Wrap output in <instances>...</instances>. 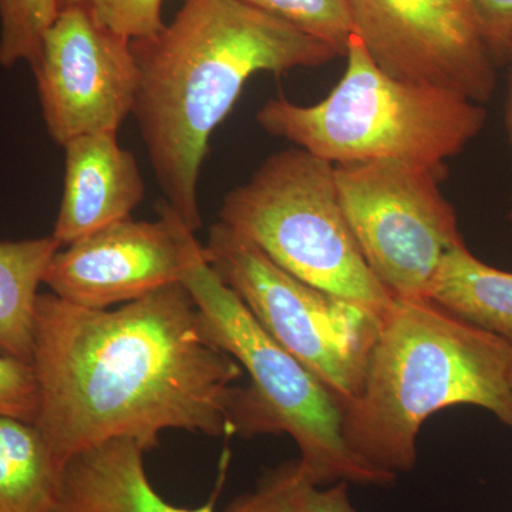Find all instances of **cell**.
I'll list each match as a JSON object with an SVG mask.
<instances>
[{
    "instance_id": "obj_1",
    "label": "cell",
    "mask_w": 512,
    "mask_h": 512,
    "mask_svg": "<svg viewBox=\"0 0 512 512\" xmlns=\"http://www.w3.org/2000/svg\"><path fill=\"white\" fill-rule=\"evenodd\" d=\"M32 366L35 426L62 467L114 439L150 451L167 430L231 434L229 410L244 375L205 332L183 282L109 309L40 293Z\"/></svg>"
},
{
    "instance_id": "obj_2",
    "label": "cell",
    "mask_w": 512,
    "mask_h": 512,
    "mask_svg": "<svg viewBox=\"0 0 512 512\" xmlns=\"http://www.w3.org/2000/svg\"><path fill=\"white\" fill-rule=\"evenodd\" d=\"M133 116L165 204L201 228L198 181L212 133L256 73L320 67L333 47L244 0H184L170 25L131 42Z\"/></svg>"
},
{
    "instance_id": "obj_3",
    "label": "cell",
    "mask_w": 512,
    "mask_h": 512,
    "mask_svg": "<svg viewBox=\"0 0 512 512\" xmlns=\"http://www.w3.org/2000/svg\"><path fill=\"white\" fill-rule=\"evenodd\" d=\"M460 404L512 431V346L429 299H394L362 389L343 406L346 446L377 471L409 473L423 424Z\"/></svg>"
},
{
    "instance_id": "obj_4",
    "label": "cell",
    "mask_w": 512,
    "mask_h": 512,
    "mask_svg": "<svg viewBox=\"0 0 512 512\" xmlns=\"http://www.w3.org/2000/svg\"><path fill=\"white\" fill-rule=\"evenodd\" d=\"M345 56V74L326 99L311 106L269 100L256 114L259 126L333 165L397 158L437 173L483 130L480 103L390 76L355 33Z\"/></svg>"
},
{
    "instance_id": "obj_5",
    "label": "cell",
    "mask_w": 512,
    "mask_h": 512,
    "mask_svg": "<svg viewBox=\"0 0 512 512\" xmlns=\"http://www.w3.org/2000/svg\"><path fill=\"white\" fill-rule=\"evenodd\" d=\"M181 282L194 298L212 342L249 376L248 386L238 387L229 410V433L245 439L288 434L299 448V460L322 485L346 481L386 487L396 481L349 450L342 434V402L265 332L208 264L201 244L192 252Z\"/></svg>"
},
{
    "instance_id": "obj_6",
    "label": "cell",
    "mask_w": 512,
    "mask_h": 512,
    "mask_svg": "<svg viewBox=\"0 0 512 512\" xmlns=\"http://www.w3.org/2000/svg\"><path fill=\"white\" fill-rule=\"evenodd\" d=\"M220 222L306 284L383 319L394 298L367 266L340 205L335 165L292 147L228 192Z\"/></svg>"
},
{
    "instance_id": "obj_7",
    "label": "cell",
    "mask_w": 512,
    "mask_h": 512,
    "mask_svg": "<svg viewBox=\"0 0 512 512\" xmlns=\"http://www.w3.org/2000/svg\"><path fill=\"white\" fill-rule=\"evenodd\" d=\"M204 252L208 264L272 339L343 406L355 399L382 318L289 274L220 221L210 228Z\"/></svg>"
},
{
    "instance_id": "obj_8",
    "label": "cell",
    "mask_w": 512,
    "mask_h": 512,
    "mask_svg": "<svg viewBox=\"0 0 512 512\" xmlns=\"http://www.w3.org/2000/svg\"><path fill=\"white\" fill-rule=\"evenodd\" d=\"M340 205L370 271L394 299H426L448 249L463 241L439 173L397 158L335 165Z\"/></svg>"
},
{
    "instance_id": "obj_9",
    "label": "cell",
    "mask_w": 512,
    "mask_h": 512,
    "mask_svg": "<svg viewBox=\"0 0 512 512\" xmlns=\"http://www.w3.org/2000/svg\"><path fill=\"white\" fill-rule=\"evenodd\" d=\"M355 35L396 79L487 103L497 64L471 0H346Z\"/></svg>"
},
{
    "instance_id": "obj_10",
    "label": "cell",
    "mask_w": 512,
    "mask_h": 512,
    "mask_svg": "<svg viewBox=\"0 0 512 512\" xmlns=\"http://www.w3.org/2000/svg\"><path fill=\"white\" fill-rule=\"evenodd\" d=\"M30 67L47 133L60 147L77 137L117 134L133 114L140 74L131 42L86 9L60 10Z\"/></svg>"
},
{
    "instance_id": "obj_11",
    "label": "cell",
    "mask_w": 512,
    "mask_h": 512,
    "mask_svg": "<svg viewBox=\"0 0 512 512\" xmlns=\"http://www.w3.org/2000/svg\"><path fill=\"white\" fill-rule=\"evenodd\" d=\"M160 220L116 222L56 252L43 284L83 308L109 309L183 281L200 242L167 204Z\"/></svg>"
},
{
    "instance_id": "obj_12",
    "label": "cell",
    "mask_w": 512,
    "mask_h": 512,
    "mask_svg": "<svg viewBox=\"0 0 512 512\" xmlns=\"http://www.w3.org/2000/svg\"><path fill=\"white\" fill-rule=\"evenodd\" d=\"M63 148V195L52 235L66 247L131 218L146 187L136 157L117 134L77 137Z\"/></svg>"
},
{
    "instance_id": "obj_13",
    "label": "cell",
    "mask_w": 512,
    "mask_h": 512,
    "mask_svg": "<svg viewBox=\"0 0 512 512\" xmlns=\"http://www.w3.org/2000/svg\"><path fill=\"white\" fill-rule=\"evenodd\" d=\"M146 453L136 440L114 439L74 454L63 466L49 512H217L229 451L222 457L210 500L195 508L177 507L154 490L144 464Z\"/></svg>"
},
{
    "instance_id": "obj_14",
    "label": "cell",
    "mask_w": 512,
    "mask_h": 512,
    "mask_svg": "<svg viewBox=\"0 0 512 512\" xmlns=\"http://www.w3.org/2000/svg\"><path fill=\"white\" fill-rule=\"evenodd\" d=\"M426 299L512 346V272L485 264L464 239L441 259Z\"/></svg>"
},
{
    "instance_id": "obj_15",
    "label": "cell",
    "mask_w": 512,
    "mask_h": 512,
    "mask_svg": "<svg viewBox=\"0 0 512 512\" xmlns=\"http://www.w3.org/2000/svg\"><path fill=\"white\" fill-rule=\"evenodd\" d=\"M60 248L53 235L0 241V352L5 355L32 363L37 291Z\"/></svg>"
},
{
    "instance_id": "obj_16",
    "label": "cell",
    "mask_w": 512,
    "mask_h": 512,
    "mask_svg": "<svg viewBox=\"0 0 512 512\" xmlns=\"http://www.w3.org/2000/svg\"><path fill=\"white\" fill-rule=\"evenodd\" d=\"M62 470L35 424L0 416V512H49Z\"/></svg>"
},
{
    "instance_id": "obj_17",
    "label": "cell",
    "mask_w": 512,
    "mask_h": 512,
    "mask_svg": "<svg viewBox=\"0 0 512 512\" xmlns=\"http://www.w3.org/2000/svg\"><path fill=\"white\" fill-rule=\"evenodd\" d=\"M222 512H357L349 483L319 484L299 458L285 461L237 495Z\"/></svg>"
},
{
    "instance_id": "obj_18",
    "label": "cell",
    "mask_w": 512,
    "mask_h": 512,
    "mask_svg": "<svg viewBox=\"0 0 512 512\" xmlns=\"http://www.w3.org/2000/svg\"><path fill=\"white\" fill-rule=\"evenodd\" d=\"M59 12L57 0H0V66L35 63Z\"/></svg>"
},
{
    "instance_id": "obj_19",
    "label": "cell",
    "mask_w": 512,
    "mask_h": 512,
    "mask_svg": "<svg viewBox=\"0 0 512 512\" xmlns=\"http://www.w3.org/2000/svg\"><path fill=\"white\" fill-rule=\"evenodd\" d=\"M276 18L291 23L306 35L322 40L345 56L355 33L346 0H244Z\"/></svg>"
},
{
    "instance_id": "obj_20",
    "label": "cell",
    "mask_w": 512,
    "mask_h": 512,
    "mask_svg": "<svg viewBox=\"0 0 512 512\" xmlns=\"http://www.w3.org/2000/svg\"><path fill=\"white\" fill-rule=\"evenodd\" d=\"M59 10L79 6L104 28L130 42L154 36L164 29V0H57Z\"/></svg>"
},
{
    "instance_id": "obj_21",
    "label": "cell",
    "mask_w": 512,
    "mask_h": 512,
    "mask_svg": "<svg viewBox=\"0 0 512 512\" xmlns=\"http://www.w3.org/2000/svg\"><path fill=\"white\" fill-rule=\"evenodd\" d=\"M39 386L32 363L0 352V416L36 423Z\"/></svg>"
},
{
    "instance_id": "obj_22",
    "label": "cell",
    "mask_w": 512,
    "mask_h": 512,
    "mask_svg": "<svg viewBox=\"0 0 512 512\" xmlns=\"http://www.w3.org/2000/svg\"><path fill=\"white\" fill-rule=\"evenodd\" d=\"M495 64L512 59V0H471Z\"/></svg>"
},
{
    "instance_id": "obj_23",
    "label": "cell",
    "mask_w": 512,
    "mask_h": 512,
    "mask_svg": "<svg viewBox=\"0 0 512 512\" xmlns=\"http://www.w3.org/2000/svg\"><path fill=\"white\" fill-rule=\"evenodd\" d=\"M505 127H507L508 140L512 148V72L510 86H508L507 104H505Z\"/></svg>"
},
{
    "instance_id": "obj_24",
    "label": "cell",
    "mask_w": 512,
    "mask_h": 512,
    "mask_svg": "<svg viewBox=\"0 0 512 512\" xmlns=\"http://www.w3.org/2000/svg\"><path fill=\"white\" fill-rule=\"evenodd\" d=\"M508 217H510L511 227H512V197H511V205H510V214H508Z\"/></svg>"
}]
</instances>
